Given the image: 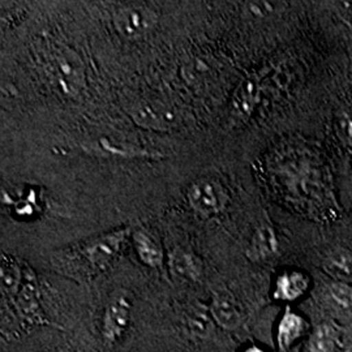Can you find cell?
Listing matches in <instances>:
<instances>
[{"instance_id":"4","label":"cell","mask_w":352,"mask_h":352,"mask_svg":"<svg viewBox=\"0 0 352 352\" xmlns=\"http://www.w3.org/2000/svg\"><path fill=\"white\" fill-rule=\"evenodd\" d=\"M124 238L126 231L123 230L102 235L100 238L87 243L81 248L80 254L93 273H100L113 264V258L120 250Z\"/></svg>"},{"instance_id":"15","label":"cell","mask_w":352,"mask_h":352,"mask_svg":"<svg viewBox=\"0 0 352 352\" xmlns=\"http://www.w3.org/2000/svg\"><path fill=\"white\" fill-rule=\"evenodd\" d=\"M338 330L333 324H321L317 327L309 342L312 352H333L337 347Z\"/></svg>"},{"instance_id":"13","label":"cell","mask_w":352,"mask_h":352,"mask_svg":"<svg viewBox=\"0 0 352 352\" xmlns=\"http://www.w3.org/2000/svg\"><path fill=\"white\" fill-rule=\"evenodd\" d=\"M308 287V279L302 273L291 272L278 278L277 296L286 300H294L302 296Z\"/></svg>"},{"instance_id":"10","label":"cell","mask_w":352,"mask_h":352,"mask_svg":"<svg viewBox=\"0 0 352 352\" xmlns=\"http://www.w3.org/2000/svg\"><path fill=\"white\" fill-rule=\"evenodd\" d=\"M324 267L329 276L346 283L352 279V252L344 248L330 251L325 258Z\"/></svg>"},{"instance_id":"11","label":"cell","mask_w":352,"mask_h":352,"mask_svg":"<svg viewBox=\"0 0 352 352\" xmlns=\"http://www.w3.org/2000/svg\"><path fill=\"white\" fill-rule=\"evenodd\" d=\"M87 151L102 155V157H118V158H136V157H153V153L141 151L135 146L113 144L109 140H98L87 146Z\"/></svg>"},{"instance_id":"1","label":"cell","mask_w":352,"mask_h":352,"mask_svg":"<svg viewBox=\"0 0 352 352\" xmlns=\"http://www.w3.org/2000/svg\"><path fill=\"white\" fill-rule=\"evenodd\" d=\"M51 81L65 96H77L85 87V69L81 58L75 51H55L47 60Z\"/></svg>"},{"instance_id":"6","label":"cell","mask_w":352,"mask_h":352,"mask_svg":"<svg viewBox=\"0 0 352 352\" xmlns=\"http://www.w3.org/2000/svg\"><path fill=\"white\" fill-rule=\"evenodd\" d=\"M131 309L132 304L124 295L115 296L107 304L103 315L102 333L109 342H115L123 336L131 318Z\"/></svg>"},{"instance_id":"7","label":"cell","mask_w":352,"mask_h":352,"mask_svg":"<svg viewBox=\"0 0 352 352\" xmlns=\"http://www.w3.org/2000/svg\"><path fill=\"white\" fill-rule=\"evenodd\" d=\"M210 311L217 324L225 329L239 327L243 318L238 302L228 292L215 294Z\"/></svg>"},{"instance_id":"8","label":"cell","mask_w":352,"mask_h":352,"mask_svg":"<svg viewBox=\"0 0 352 352\" xmlns=\"http://www.w3.org/2000/svg\"><path fill=\"white\" fill-rule=\"evenodd\" d=\"M170 266L176 277L184 280H197L202 276L201 260L193 253L177 248L170 256Z\"/></svg>"},{"instance_id":"19","label":"cell","mask_w":352,"mask_h":352,"mask_svg":"<svg viewBox=\"0 0 352 352\" xmlns=\"http://www.w3.org/2000/svg\"><path fill=\"white\" fill-rule=\"evenodd\" d=\"M245 352H264L263 350H260V349H257V347H251V349H248Z\"/></svg>"},{"instance_id":"5","label":"cell","mask_w":352,"mask_h":352,"mask_svg":"<svg viewBox=\"0 0 352 352\" xmlns=\"http://www.w3.org/2000/svg\"><path fill=\"white\" fill-rule=\"evenodd\" d=\"M129 115L138 126L151 131H168L175 126V113L161 102H140Z\"/></svg>"},{"instance_id":"18","label":"cell","mask_w":352,"mask_h":352,"mask_svg":"<svg viewBox=\"0 0 352 352\" xmlns=\"http://www.w3.org/2000/svg\"><path fill=\"white\" fill-rule=\"evenodd\" d=\"M340 139L352 145V111L340 113L336 123Z\"/></svg>"},{"instance_id":"16","label":"cell","mask_w":352,"mask_h":352,"mask_svg":"<svg viewBox=\"0 0 352 352\" xmlns=\"http://www.w3.org/2000/svg\"><path fill=\"white\" fill-rule=\"evenodd\" d=\"M329 296L337 307L346 311H352V287L347 283H333L329 289Z\"/></svg>"},{"instance_id":"9","label":"cell","mask_w":352,"mask_h":352,"mask_svg":"<svg viewBox=\"0 0 352 352\" xmlns=\"http://www.w3.org/2000/svg\"><path fill=\"white\" fill-rule=\"evenodd\" d=\"M133 244L140 260L151 267H158L164 263V251L158 240L145 230L133 232Z\"/></svg>"},{"instance_id":"17","label":"cell","mask_w":352,"mask_h":352,"mask_svg":"<svg viewBox=\"0 0 352 352\" xmlns=\"http://www.w3.org/2000/svg\"><path fill=\"white\" fill-rule=\"evenodd\" d=\"M19 272L16 269L14 265L11 263H3L1 266V283H3V287L7 289L8 292H12L19 285Z\"/></svg>"},{"instance_id":"20","label":"cell","mask_w":352,"mask_h":352,"mask_svg":"<svg viewBox=\"0 0 352 352\" xmlns=\"http://www.w3.org/2000/svg\"><path fill=\"white\" fill-rule=\"evenodd\" d=\"M347 352H352V346L349 349V350H347Z\"/></svg>"},{"instance_id":"14","label":"cell","mask_w":352,"mask_h":352,"mask_svg":"<svg viewBox=\"0 0 352 352\" xmlns=\"http://www.w3.org/2000/svg\"><path fill=\"white\" fill-rule=\"evenodd\" d=\"M302 331L304 322L302 318L295 314H286L278 329V342L280 347L289 349L295 340L302 337Z\"/></svg>"},{"instance_id":"2","label":"cell","mask_w":352,"mask_h":352,"mask_svg":"<svg viewBox=\"0 0 352 352\" xmlns=\"http://www.w3.org/2000/svg\"><path fill=\"white\" fill-rule=\"evenodd\" d=\"M118 34L128 41H138L148 36L157 24V16L149 8L131 4L119 8L113 19Z\"/></svg>"},{"instance_id":"3","label":"cell","mask_w":352,"mask_h":352,"mask_svg":"<svg viewBox=\"0 0 352 352\" xmlns=\"http://www.w3.org/2000/svg\"><path fill=\"white\" fill-rule=\"evenodd\" d=\"M187 196L192 209L202 217L221 213L226 208L228 200L226 189L212 177H204L195 182L189 187Z\"/></svg>"},{"instance_id":"12","label":"cell","mask_w":352,"mask_h":352,"mask_svg":"<svg viewBox=\"0 0 352 352\" xmlns=\"http://www.w3.org/2000/svg\"><path fill=\"white\" fill-rule=\"evenodd\" d=\"M277 252V238L269 226H261L254 232L248 256L253 260H264Z\"/></svg>"}]
</instances>
